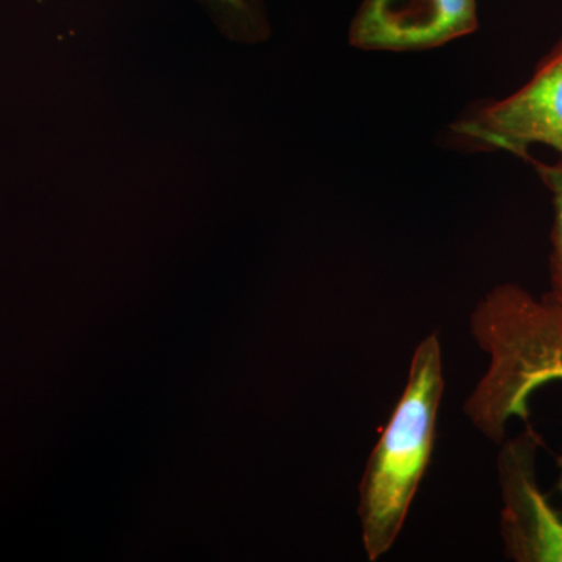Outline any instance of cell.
Wrapping results in <instances>:
<instances>
[{"label": "cell", "mask_w": 562, "mask_h": 562, "mask_svg": "<svg viewBox=\"0 0 562 562\" xmlns=\"http://www.w3.org/2000/svg\"><path fill=\"white\" fill-rule=\"evenodd\" d=\"M471 331L490 366L464 403V413L491 441H505L513 417L528 419V403L543 384L562 382V310L517 284L484 295Z\"/></svg>", "instance_id": "1"}, {"label": "cell", "mask_w": 562, "mask_h": 562, "mask_svg": "<svg viewBox=\"0 0 562 562\" xmlns=\"http://www.w3.org/2000/svg\"><path fill=\"white\" fill-rule=\"evenodd\" d=\"M443 387L441 341L431 333L414 350L405 390L362 473L358 517L371 562L397 542L430 465Z\"/></svg>", "instance_id": "2"}, {"label": "cell", "mask_w": 562, "mask_h": 562, "mask_svg": "<svg viewBox=\"0 0 562 562\" xmlns=\"http://www.w3.org/2000/svg\"><path fill=\"white\" fill-rule=\"evenodd\" d=\"M453 132L486 149L528 158V149L542 144L562 157V40L522 88L462 117Z\"/></svg>", "instance_id": "3"}, {"label": "cell", "mask_w": 562, "mask_h": 562, "mask_svg": "<svg viewBox=\"0 0 562 562\" xmlns=\"http://www.w3.org/2000/svg\"><path fill=\"white\" fill-rule=\"evenodd\" d=\"M538 432L528 427L502 442L497 472L502 492L501 530L505 553L516 562H562V517L536 479Z\"/></svg>", "instance_id": "4"}, {"label": "cell", "mask_w": 562, "mask_h": 562, "mask_svg": "<svg viewBox=\"0 0 562 562\" xmlns=\"http://www.w3.org/2000/svg\"><path fill=\"white\" fill-rule=\"evenodd\" d=\"M476 27V0H362L349 40L362 50H427Z\"/></svg>", "instance_id": "5"}, {"label": "cell", "mask_w": 562, "mask_h": 562, "mask_svg": "<svg viewBox=\"0 0 562 562\" xmlns=\"http://www.w3.org/2000/svg\"><path fill=\"white\" fill-rule=\"evenodd\" d=\"M535 166L543 183L552 192L554 209L552 257H550L552 291L547 295L562 310V158L557 165L535 162Z\"/></svg>", "instance_id": "6"}, {"label": "cell", "mask_w": 562, "mask_h": 562, "mask_svg": "<svg viewBox=\"0 0 562 562\" xmlns=\"http://www.w3.org/2000/svg\"><path fill=\"white\" fill-rule=\"evenodd\" d=\"M214 2L236 11L246 9V0H214Z\"/></svg>", "instance_id": "7"}, {"label": "cell", "mask_w": 562, "mask_h": 562, "mask_svg": "<svg viewBox=\"0 0 562 562\" xmlns=\"http://www.w3.org/2000/svg\"><path fill=\"white\" fill-rule=\"evenodd\" d=\"M560 465H561V482H560V484H561V487H562V458L560 460Z\"/></svg>", "instance_id": "8"}]
</instances>
